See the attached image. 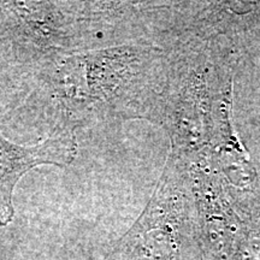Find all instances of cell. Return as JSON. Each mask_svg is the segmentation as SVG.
Here are the masks:
<instances>
[{"mask_svg":"<svg viewBox=\"0 0 260 260\" xmlns=\"http://www.w3.org/2000/svg\"><path fill=\"white\" fill-rule=\"evenodd\" d=\"M76 154L73 136L60 134L34 147H22L0 136V225H8L14 217L12 191L25 172L41 164L67 167Z\"/></svg>","mask_w":260,"mask_h":260,"instance_id":"1","label":"cell"}]
</instances>
